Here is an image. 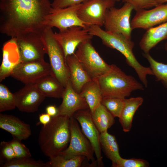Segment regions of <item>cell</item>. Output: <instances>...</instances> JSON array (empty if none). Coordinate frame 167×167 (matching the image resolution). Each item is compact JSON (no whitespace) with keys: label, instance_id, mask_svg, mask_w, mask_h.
<instances>
[{"label":"cell","instance_id":"40","mask_svg":"<svg viewBox=\"0 0 167 167\" xmlns=\"http://www.w3.org/2000/svg\"><path fill=\"white\" fill-rule=\"evenodd\" d=\"M165 49L167 51V42L165 43L164 45Z\"/></svg>","mask_w":167,"mask_h":167},{"label":"cell","instance_id":"20","mask_svg":"<svg viewBox=\"0 0 167 167\" xmlns=\"http://www.w3.org/2000/svg\"><path fill=\"white\" fill-rule=\"evenodd\" d=\"M66 61L70 73V80L75 90L79 93L85 84L92 79L84 70L75 53L68 56Z\"/></svg>","mask_w":167,"mask_h":167},{"label":"cell","instance_id":"33","mask_svg":"<svg viewBox=\"0 0 167 167\" xmlns=\"http://www.w3.org/2000/svg\"><path fill=\"white\" fill-rule=\"evenodd\" d=\"M21 141L13 138L11 140L8 141L14 150L16 156L15 158L31 157V154L29 149Z\"/></svg>","mask_w":167,"mask_h":167},{"label":"cell","instance_id":"8","mask_svg":"<svg viewBox=\"0 0 167 167\" xmlns=\"http://www.w3.org/2000/svg\"><path fill=\"white\" fill-rule=\"evenodd\" d=\"M133 10L132 6L127 3H124L120 8L113 6L108 9L104 24L105 30L121 34L127 39H131L133 29L130 18Z\"/></svg>","mask_w":167,"mask_h":167},{"label":"cell","instance_id":"28","mask_svg":"<svg viewBox=\"0 0 167 167\" xmlns=\"http://www.w3.org/2000/svg\"><path fill=\"white\" fill-rule=\"evenodd\" d=\"M85 158L84 156L79 155L66 159L59 155L49 158V161L47 163L48 167H80Z\"/></svg>","mask_w":167,"mask_h":167},{"label":"cell","instance_id":"4","mask_svg":"<svg viewBox=\"0 0 167 167\" xmlns=\"http://www.w3.org/2000/svg\"><path fill=\"white\" fill-rule=\"evenodd\" d=\"M103 97L125 98L137 90H143V85L131 75L126 74L116 65L112 70L96 79Z\"/></svg>","mask_w":167,"mask_h":167},{"label":"cell","instance_id":"16","mask_svg":"<svg viewBox=\"0 0 167 167\" xmlns=\"http://www.w3.org/2000/svg\"><path fill=\"white\" fill-rule=\"evenodd\" d=\"M15 94L16 107L19 111L26 113L36 111L45 96L36 84H25Z\"/></svg>","mask_w":167,"mask_h":167},{"label":"cell","instance_id":"31","mask_svg":"<svg viewBox=\"0 0 167 167\" xmlns=\"http://www.w3.org/2000/svg\"><path fill=\"white\" fill-rule=\"evenodd\" d=\"M124 99L118 97H103L101 103L114 117L119 118L124 105Z\"/></svg>","mask_w":167,"mask_h":167},{"label":"cell","instance_id":"41","mask_svg":"<svg viewBox=\"0 0 167 167\" xmlns=\"http://www.w3.org/2000/svg\"><path fill=\"white\" fill-rule=\"evenodd\" d=\"M115 2H118L120 1V0H112Z\"/></svg>","mask_w":167,"mask_h":167},{"label":"cell","instance_id":"34","mask_svg":"<svg viewBox=\"0 0 167 167\" xmlns=\"http://www.w3.org/2000/svg\"><path fill=\"white\" fill-rule=\"evenodd\" d=\"M0 153L1 164L16 157L14 150L8 142H1Z\"/></svg>","mask_w":167,"mask_h":167},{"label":"cell","instance_id":"29","mask_svg":"<svg viewBox=\"0 0 167 167\" xmlns=\"http://www.w3.org/2000/svg\"><path fill=\"white\" fill-rule=\"evenodd\" d=\"M1 164L0 167H48L47 162L31 157L15 158Z\"/></svg>","mask_w":167,"mask_h":167},{"label":"cell","instance_id":"5","mask_svg":"<svg viewBox=\"0 0 167 167\" xmlns=\"http://www.w3.org/2000/svg\"><path fill=\"white\" fill-rule=\"evenodd\" d=\"M46 47L52 74L65 88L70 73L63 50L55 39L52 28L47 26L41 34Z\"/></svg>","mask_w":167,"mask_h":167},{"label":"cell","instance_id":"24","mask_svg":"<svg viewBox=\"0 0 167 167\" xmlns=\"http://www.w3.org/2000/svg\"><path fill=\"white\" fill-rule=\"evenodd\" d=\"M79 94L85 98L91 113H93L101 104L103 98L96 80H92L85 84Z\"/></svg>","mask_w":167,"mask_h":167},{"label":"cell","instance_id":"37","mask_svg":"<svg viewBox=\"0 0 167 167\" xmlns=\"http://www.w3.org/2000/svg\"><path fill=\"white\" fill-rule=\"evenodd\" d=\"M39 122L37 124L39 125L41 124L43 126H45L50 122L51 119V117L47 113H43L39 115Z\"/></svg>","mask_w":167,"mask_h":167},{"label":"cell","instance_id":"2","mask_svg":"<svg viewBox=\"0 0 167 167\" xmlns=\"http://www.w3.org/2000/svg\"><path fill=\"white\" fill-rule=\"evenodd\" d=\"M70 118L57 115L40 131L38 143L43 154L49 158L58 155L68 146L70 140Z\"/></svg>","mask_w":167,"mask_h":167},{"label":"cell","instance_id":"23","mask_svg":"<svg viewBox=\"0 0 167 167\" xmlns=\"http://www.w3.org/2000/svg\"><path fill=\"white\" fill-rule=\"evenodd\" d=\"M36 84L45 97L62 98L65 87L51 75L43 77Z\"/></svg>","mask_w":167,"mask_h":167},{"label":"cell","instance_id":"22","mask_svg":"<svg viewBox=\"0 0 167 167\" xmlns=\"http://www.w3.org/2000/svg\"><path fill=\"white\" fill-rule=\"evenodd\" d=\"M124 101V105L119 120L123 131L127 132L131 130L135 113L142 104L143 99L140 96L131 97L125 98Z\"/></svg>","mask_w":167,"mask_h":167},{"label":"cell","instance_id":"35","mask_svg":"<svg viewBox=\"0 0 167 167\" xmlns=\"http://www.w3.org/2000/svg\"><path fill=\"white\" fill-rule=\"evenodd\" d=\"M122 2L131 4L136 11L157 6L154 0H122Z\"/></svg>","mask_w":167,"mask_h":167},{"label":"cell","instance_id":"18","mask_svg":"<svg viewBox=\"0 0 167 167\" xmlns=\"http://www.w3.org/2000/svg\"><path fill=\"white\" fill-rule=\"evenodd\" d=\"M2 62L0 67V82L11 76L14 69L21 62L19 49L13 39L3 49Z\"/></svg>","mask_w":167,"mask_h":167},{"label":"cell","instance_id":"36","mask_svg":"<svg viewBox=\"0 0 167 167\" xmlns=\"http://www.w3.org/2000/svg\"><path fill=\"white\" fill-rule=\"evenodd\" d=\"M87 0H54L51 3L53 9L64 8L80 4Z\"/></svg>","mask_w":167,"mask_h":167},{"label":"cell","instance_id":"26","mask_svg":"<svg viewBox=\"0 0 167 167\" xmlns=\"http://www.w3.org/2000/svg\"><path fill=\"white\" fill-rule=\"evenodd\" d=\"M91 113L93 121L100 133L107 131L115 122L114 117L101 103Z\"/></svg>","mask_w":167,"mask_h":167},{"label":"cell","instance_id":"27","mask_svg":"<svg viewBox=\"0 0 167 167\" xmlns=\"http://www.w3.org/2000/svg\"><path fill=\"white\" fill-rule=\"evenodd\" d=\"M143 56L146 58L150 67L156 77V80L160 81L163 86L167 88V64L155 60L148 53H143Z\"/></svg>","mask_w":167,"mask_h":167},{"label":"cell","instance_id":"15","mask_svg":"<svg viewBox=\"0 0 167 167\" xmlns=\"http://www.w3.org/2000/svg\"><path fill=\"white\" fill-rule=\"evenodd\" d=\"M136 11L131 22L133 29L140 28L147 30L167 22V3L150 10L143 9Z\"/></svg>","mask_w":167,"mask_h":167},{"label":"cell","instance_id":"19","mask_svg":"<svg viewBox=\"0 0 167 167\" xmlns=\"http://www.w3.org/2000/svg\"><path fill=\"white\" fill-rule=\"evenodd\" d=\"M0 128L10 133L13 138L21 141L28 139L32 134L29 124L11 115L0 113Z\"/></svg>","mask_w":167,"mask_h":167},{"label":"cell","instance_id":"6","mask_svg":"<svg viewBox=\"0 0 167 167\" xmlns=\"http://www.w3.org/2000/svg\"><path fill=\"white\" fill-rule=\"evenodd\" d=\"M75 53L92 80L97 79L112 68L113 64L105 62L92 45L91 40L80 44Z\"/></svg>","mask_w":167,"mask_h":167},{"label":"cell","instance_id":"10","mask_svg":"<svg viewBox=\"0 0 167 167\" xmlns=\"http://www.w3.org/2000/svg\"><path fill=\"white\" fill-rule=\"evenodd\" d=\"M13 40L19 49L21 62L44 60L47 51L41 34L30 32Z\"/></svg>","mask_w":167,"mask_h":167},{"label":"cell","instance_id":"38","mask_svg":"<svg viewBox=\"0 0 167 167\" xmlns=\"http://www.w3.org/2000/svg\"><path fill=\"white\" fill-rule=\"evenodd\" d=\"M46 113L51 117L55 116L58 114V109L55 106L50 105L48 106L46 108Z\"/></svg>","mask_w":167,"mask_h":167},{"label":"cell","instance_id":"7","mask_svg":"<svg viewBox=\"0 0 167 167\" xmlns=\"http://www.w3.org/2000/svg\"><path fill=\"white\" fill-rule=\"evenodd\" d=\"M70 130L71 138L69 145L59 155L66 159L77 156H83L88 161H91L93 166L95 165L97 162L95 159L93 147L73 116L70 118Z\"/></svg>","mask_w":167,"mask_h":167},{"label":"cell","instance_id":"1","mask_svg":"<svg viewBox=\"0 0 167 167\" xmlns=\"http://www.w3.org/2000/svg\"><path fill=\"white\" fill-rule=\"evenodd\" d=\"M51 8L49 0H0V32L12 39L30 32L41 35Z\"/></svg>","mask_w":167,"mask_h":167},{"label":"cell","instance_id":"21","mask_svg":"<svg viewBox=\"0 0 167 167\" xmlns=\"http://www.w3.org/2000/svg\"><path fill=\"white\" fill-rule=\"evenodd\" d=\"M146 30L139 43L144 53H149L160 42L167 39V22Z\"/></svg>","mask_w":167,"mask_h":167},{"label":"cell","instance_id":"14","mask_svg":"<svg viewBox=\"0 0 167 167\" xmlns=\"http://www.w3.org/2000/svg\"><path fill=\"white\" fill-rule=\"evenodd\" d=\"M73 116L80 125L83 132L93 147L97 166H103L101 149L100 142V133L93 121L89 109L78 110Z\"/></svg>","mask_w":167,"mask_h":167},{"label":"cell","instance_id":"17","mask_svg":"<svg viewBox=\"0 0 167 167\" xmlns=\"http://www.w3.org/2000/svg\"><path fill=\"white\" fill-rule=\"evenodd\" d=\"M62 98V103L57 107V115L71 118L78 110L89 109L85 98L75 90L70 79L65 88Z\"/></svg>","mask_w":167,"mask_h":167},{"label":"cell","instance_id":"12","mask_svg":"<svg viewBox=\"0 0 167 167\" xmlns=\"http://www.w3.org/2000/svg\"><path fill=\"white\" fill-rule=\"evenodd\" d=\"M80 4L61 8H52L47 16L45 25L58 28L59 31L74 26L87 28L89 25L80 19L77 12Z\"/></svg>","mask_w":167,"mask_h":167},{"label":"cell","instance_id":"39","mask_svg":"<svg viewBox=\"0 0 167 167\" xmlns=\"http://www.w3.org/2000/svg\"><path fill=\"white\" fill-rule=\"evenodd\" d=\"M157 5L167 2V0H154Z\"/></svg>","mask_w":167,"mask_h":167},{"label":"cell","instance_id":"9","mask_svg":"<svg viewBox=\"0 0 167 167\" xmlns=\"http://www.w3.org/2000/svg\"><path fill=\"white\" fill-rule=\"evenodd\" d=\"M112 0H87L81 3L78 10V17L88 25H104L107 11L114 6Z\"/></svg>","mask_w":167,"mask_h":167},{"label":"cell","instance_id":"25","mask_svg":"<svg viewBox=\"0 0 167 167\" xmlns=\"http://www.w3.org/2000/svg\"><path fill=\"white\" fill-rule=\"evenodd\" d=\"M100 145L105 154L112 163H115L121 158L119 153V146L115 136L108 131L100 133Z\"/></svg>","mask_w":167,"mask_h":167},{"label":"cell","instance_id":"3","mask_svg":"<svg viewBox=\"0 0 167 167\" xmlns=\"http://www.w3.org/2000/svg\"><path fill=\"white\" fill-rule=\"evenodd\" d=\"M101 27L91 25L87 29L91 34L100 38L104 45L116 49L122 54L126 58L127 64L134 69L140 80L145 87H147L148 84L147 76L153 75V73L150 67L142 66L137 60L133 52L134 42L121 34L109 32Z\"/></svg>","mask_w":167,"mask_h":167},{"label":"cell","instance_id":"30","mask_svg":"<svg viewBox=\"0 0 167 167\" xmlns=\"http://www.w3.org/2000/svg\"><path fill=\"white\" fill-rule=\"evenodd\" d=\"M16 107L15 97L5 85L0 84V112L10 110Z\"/></svg>","mask_w":167,"mask_h":167},{"label":"cell","instance_id":"11","mask_svg":"<svg viewBox=\"0 0 167 167\" xmlns=\"http://www.w3.org/2000/svg\"><path fill=\"white\" fill-rule=\"evenodd\" d=\"M49 63L44 60L21 62L11 76L25 84H36L43 77L51 75Z\"/></svg>","mask_w":167,"mask_h":167},{"label":"cell","instance_id":"13","mask_svg":"<svg viewBox=\"0 0 167 167\" xmlns=\"http://www.w3.org/2000/svg\"><path fill=\"white\" fill-rule=\"evenodd\" d=\"M54 36L61 46L66 58L74 54L80 44L91 40L93 36L87 28L79 26L71 27L58 32H55Z\"/></svg>","mask_w":167,"mask_h":167},{"label":"cell","instance_id":"32","mask_svg":"<svg viewBox=\"0 0 167 167\" xmlns=\"http://www.w3.org/2000/svg\"><path fill=\"white\" fill-rule=\"evenodd\" d=\"M113 167H148L149 166L148 162L141 159H125L121 157L114 163H112Z\"/></svg>","mask_w":167,"mask_h":167}]
</instances>
